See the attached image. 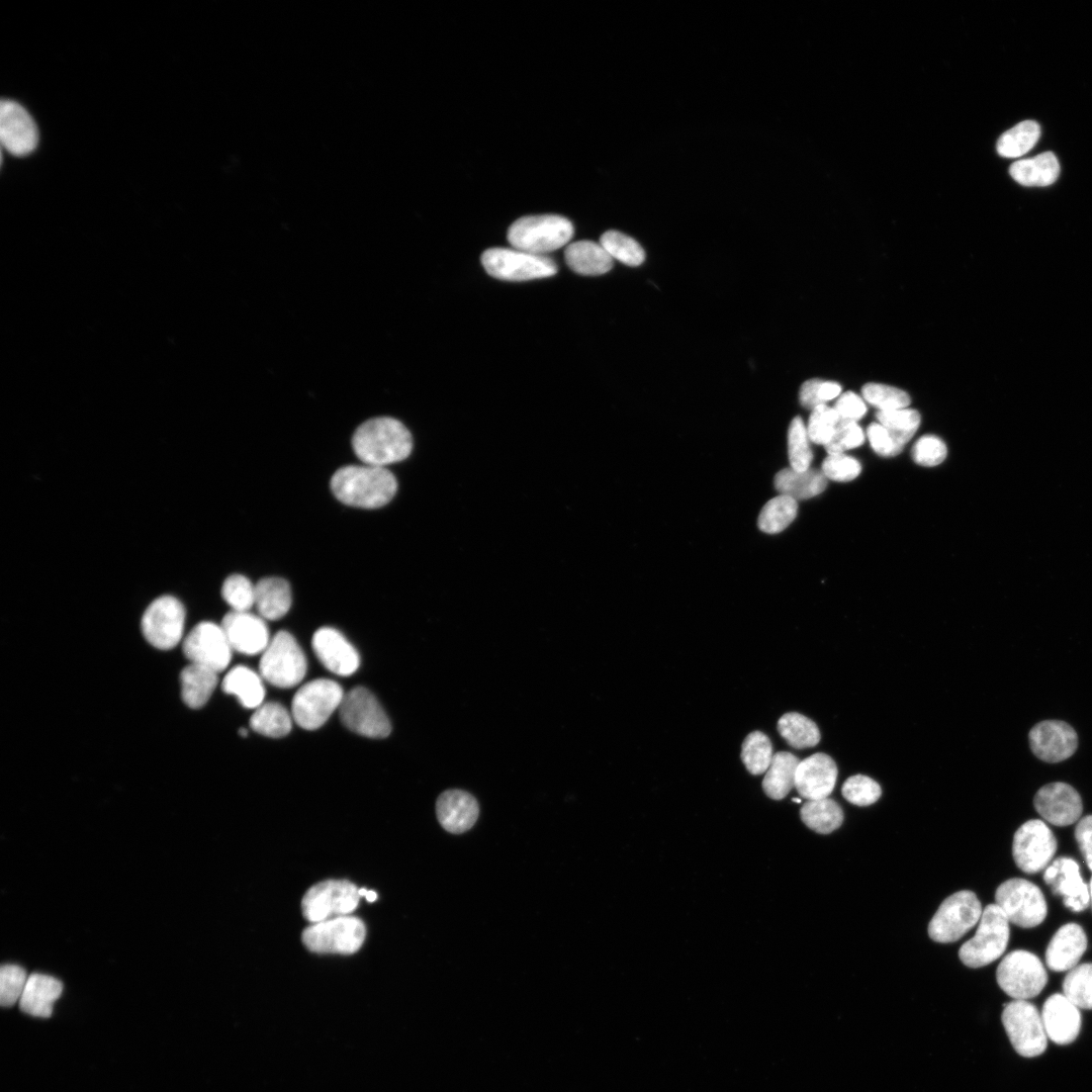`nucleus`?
<instances>
[{
	"instance_id": "f257e3e1",
	"label": "nucleus",
	"mask_w": 1092,
	"mask_h": 1092,
	"mask_svg": "<svg viewBox=\"0 0 1092 1092\" xmlns=\"http://www.w3.org/2000/svg\"><path fill=\"white\" fill-rule=\"evenodd\" d=\"M334 495L343 504L376 509L388 504L397 489L394 475L386 469L369 464L339 468L331 479Z\"/></svg>"
},
{
	"instance_id": "f03ea898",
	"label": "nucleus",
	"mask_w": 1092,
	"mask_h": 1092,
	"mask_svg": "<svg viewBox=\"0 0 1092 1092\" xmlns=\"http://www.w3.org/2000/svg\"><path fill=\"white\" fill-rule=\"evenodd\" d=\"M352 447L364 464L385 467L405 459L411 454L413 439L410 431L398 420L378 417L364 422L356 429Z\"/></svg>"
},
{
	"instance_id": "7ed1b4c3",
	"label": "nucleus",
	"mask_w": 1092,
	"mask_h": 1092,
	"mask_svg": "<svg viewBox=\"0 0 1092 1092\" xmlns=\"http://www.w3.org/2000/svg\"><path fill=\"white\" fill-rule=\"evenodd\" d=\"M573 231L571 221L558 214L527 215L511 224L507 238L515 249L546 256L565 246Z\"/></svg>"
},
{
	"instance_id": "20e7f679",
	"label": "nucleus",
	"mask_w": 1092,
	"mask_h": 1092,
	"mask_svg": "<svg viewBox=\"0 0 1092 1092\" xmlns=\"http://www.w3.org/2000/svg\"><path fill=\"white\" fill-rule=\"evenodd\" d=\"M1009 923L996 904L986 906L975 935L959 950L962 963L976 969L987 966L1000 958L1009 941Z\"/></svg>"
},
{
	"instance_id": "39448f33",
	"label": "nucleus",
	"mask_w": 1092,
	"mask_h": 1092,
	"mask_svg": "<svg viewBox=\"0 0 1092 1092\" xmlns=\"http://www.w3.org/2000/svg\"><path fill=\"white\" fill-rule=\"evenodd\" d=\"M306 668L304 652L286 631H279L270 640L259 664L262 678L281 689L297 686L303 679Z\"/></svg>"
},
{
	"instance_id": "423d86ee",
	"label": "nucleus",
	"mask_w": 1092,
	"mask_h": 1092,
	"mask_svg": "<svg viewBox=\"0 0 1092 1092\" xmlns=\"http://www.w3.org/2000/svg\"><path fill=\"white\" fill-rule=\"evenodd\" d=\"M365 937L364 922L351 915L311 923L301 935L303 944L310 951L342 954L356 952L362 946Z\"/></svg>"
},
{
	"instance_id": "0eeeda50",
	"label": "nucleus",
	"mask_w": 1092,
	"mask_h": 1092,
	"mask_svg": "<svg viewBox=\"0 0 1092 1092\" xmlns=\"http://www.w3.org/2000/svg\"><path fill=\"white\" fill-rule=\"evenodd\" d=\"M996 979L999 987L1013 1000H1027L1043 990L1048 974L1037 956L1017 949L1000 962Z\"/></svg>"
},
{
	"instance_id": "6e6552de",
	"label": "nucleus",
	"mask_w": 1092,
	"mask_h": 1092,
	"mask_svg": "<svg viewBox=\"0 0 1092 1092\" xmlns=\"http://www.w3.org/2000/svg\"><path fill=\"white\" fill-rule=\"evenodd\" d=\"M481 264L492 277L509 281L546 278L557 273L556 263L547 256L515 248H490L481 255Z\"/></svg>"
},
{
	"instance_id": "1a4fd4ad",
	"label": "nucleus",
	"mask_w": 1092,
	"mask_h": 1092,
	"mask_svg": "<svg viewBox=\"0 0 1092 1092\" xmlns=\"http://www.w3.org/2000/svg\"><path fill=\"white\" fill-rule=\"evenodd\" d=\"M982 912L975 893L959 891L940 904L928 924V935L936 942L957 941L979 922Z\"/></svg>"
},
{
	"instance_id": "9d476101",
	"label": "nucleus",
	"mask_w": 1092,
	"mask_h": 1092,
	"mask_svg": "<svg viewBox=\"0 0 1092 1092\" xmlns=\"http://www.w3.org/2000/svg\"><path fill=\"white\" fill-rule=\"evenodd\" d=\"M995 901L1008 921L1022 928L1039 925L1048 913L1041 890L1025 879L1013 878L1003 882L995 892Z\"/></svg>"
},
{
	"instance_id": "9b49d317",
	"label": "nucleus",
	"mask_w": 1092,
	"mask_h": 1092,
	"mask_svg": "<svg viewBox=\"0 0 1092 1092\" xmlns=\"http://www.w3.org/2000/svg\"><path fill=\"white\" fill-rule=\"evenodd\" d=\"M344 696L342 687L332 679L310 680L292 699V718L305 730L318 729L340 708Z\"/></svg>"
},
{
	"instance_id": "f8f14e48",
	"label": "nucleus",
	"mask_w": 1092,
	"mask_h": 1092,
	"mask_svg": "<svg viewBox=\"0 0 1092 1092\" xmlns=\"http://www.w3.org/2000/svg\"><path fill=\"white\" fill-rule=\"evenodd\" d=\"M1002 1023L1016 1053L1024 1058L1041 1055L1048 1036L1037 1008L1027 1000H1013L1004 1006Z\"/></svg>"
},
{
	"instance_id": "ddd939ff",
	"label": "nucleus",
	"mask_w": 1092,
	"mask_h": 1092,
	"mask_svg": "<svg viewBox=\"0 0 1092 1092\" xmlns=\"http://www.w3.org/2000/svg\"><path fill=\"white\" fill-rule=\"evenodd\" d=\"M359 889L346 880H328L313 885L301 901L303 916L311 923L350 915L358 906Z\"/></svg>"
},
{
	"instance_id": "4468645a",
	"label": "nucleus",
	"mask_w": 1092,
	"mask_h": 1092,
	"mask_svg": "<svg viewBox=\"0 0 1092 1092\" xmlns=\"http://www.w3.org/2000/svg\"><path fill=\"white\" fill-rule=\"evenodd\" d=\"M185 618V608L179 599L170 595L158 597L142 616V633L158 649L174 648L182 639Z\"/></svg>"
},
{
	"instance_id": "2eb2a0df",
	"label": "nucleus",
	"mask_w": 1092,
	"mask_h": 1092,
	"mask_svg": "<svg viewBox=\"0 0 1092 1092\" xmlns=\"http://www.w3.org/2000/svg\"><path fill=\"white\" fill-rule=\"evenodd\" d=\"M339 712L342 723L362 736L384 738L391 732L385 711L366 688L356 687L345 694Z\"/></svg>"
},
{
	"instance_id": "dca6fc26",
	"label": "nucleus",
	"mask_w": 1092,
	"mask_h": 1092,
	"mask_svg": "<svg viewBox=\"0 0 1092 1092\" xmlns=\"http://www.w3.org/2000/svg\"><path fill=\"white\" fill-rule=\"evenodd\" d=\"M1057 847V839L1050 827L1041 820L1031 819L1014 833L1012 854L1022 872L1035 874L1050 864Z\"/></svg>"
},
{
	"instance_id": "f3484780",
	"label": "nucleus",
	"mask_w": 1092,
	"mask_h": 1092,
	"mask_svg": "<svg viewBox=\"0 0 1092 1092\" xmlns=\"http://www.w3.org/2000/svg\"><path fill=\"white\" fill-rule=\"evenodd\" d=\"M183 653L190 663L208 667L216 672L225 669L232 658V647L220 625L198 623L183 640Z\"/></svg>"
},
{
	"instance_id": "a211bd4d",
	"label": "nucleus",
	"mask_w": 1092,
	"mask_h": 1092,
	"mask_svg": "<svg viewBox=\"0 0 1092 1092\" xmlns=\"http://www.w3.org/2000/svg\"><path fill=\"white\" fill-rule=\"evenodd\" d=\"M2 147L14 156H25L38 144V130L30 114L19 103L3 99L0 105Z\"/></svg>"
},
{
	"instance_id": "6ab92c4d",
	"label": "nucleus",
	"mask_w": 1092,
	"mask_h": 1092,
	"mask_svg": "<svg viewBox=\"0 0 1092 1092\" xmlns=\"http://www.w3.org/2000/svg\"><path fill=\"white\" fill-rule=\"evenodd\" d=\"M1035 756L1046 762H1060L1074 754L1078 737L1074 728L1060 720H1045L1034 725L1028 734Z\"/></svg>"
},
{
	"instance_id": "aec40b11",
	"label": "nucleus",
	"mask_w": 1092,
	"mask_h": 1092,
	"mask_svg": "<svg viewBox=\"0 0 1092 1092\" xmlns=\"http://www.w3.org/2000/svg\"><path fill=\"white\" fill-rule=\"evenodd\" d=\"M1044 882L1064 905L1073 912H1082L1090 904L1089 886L1082 879L1078 862L1067 856L1059 857L1043 872Z\"/></svg>"
},
{
	"instance_id": "412c9836",
	"label": "nucleus",
	"mask_w": 1092,
	"mask_h": 1092,
	"mask_svg": "<svg viewBox=\"0 0 1092 1092\" xmlns=\"http://www.w3.org/2000/svg\"><path fill=\"white\" fill-rule=\"evenodd\" d=\"M1034 808L1049 823L1068 826L1082 815L1083 804L1079 793L1066 783H1051L1041 787L1034 796Z\"/></svg>"
},
{
	"instance_id": "4be33fe9",
	"label": "nucleus",
	"mask_w": 1092,
	"mask_h": 1092,
	"mask_svg": "<svg viewBox=\"0 0 1092 1092\" xmlns=\"http://www.w3.org/2000/svg\"><path fill=\"white\" fill-rule=\"evenodd\" d=\"M220 626L232 649L243 654L262 653L271 640L264 619L250 612L231 611Z\"/></svg>"
},
{
	"instance_id": "5701e85b",
	"label": "nucleus",
	"mask_w": 1092,
	"mask_h": 1092,
	"mask_svg": "<svg viewBox=\"0 0 1092 1092\" xmlns=\"http://www.w3.org/2000/svg\"><path fill=\"white\" fill-rule=\"evenodd\" d=\"M311 645L321 663L335 674L351 675L360 665L357 650L340 631L332 627L316 630Z\"/></svg>"
},
{
	"instance_id": "b1692460",
	"label": "nucleus",
	"mask_w": 1092,
	"mask_h": 1092,
	"mask_svg": "<svg viewBox=\"0 0 1092 1092\" xmlns=\"http://www.w3.org/2000/svg\"><path fill=\"white\" fill-rule=\"evenodd\" d=\"M837 779V766L825 753H815L800 760L796 775L795 788L806 800L828 798Z\"/></svg>"
},
{
	"instance_id": "393cba45",
	"label": "nucleus",
	"mask_w": 1092,
	"mask_h": 1092,
	"mask_svg": "<svg viewBox=\"0 0 1092 1092\" xmlns=\"http://www.w3.org/2000/svg\"><path fill=\"white\" fill-rule=\"evenodd\" d=\"M1041 1019L1048 1038L1057 1044L1073 1042L1081 1028L1080 1009L1064 994L1056 993L1043 1003Z\"/></svg>"
},
{
	"instance_id": "a878e982",
	"label": "nucleus",
	"mask_w": 1092,
	"mask_h": 1092,
	"mask_svg": "<svg viewBox=\"0 0 1092 1092\" xmlns=\"http://www.w3.org/2000/svg\"><path fill=\"white\" fill-rule=\"evenodd\" d=\"M436 814L446 831L459 834L475 824L479 806L471 794L462 790H448L437 799Z\"/></svg>"
},
{
	"instance_id": "bb28decb",
	"label": "nucleus",
	"mask_w": 1092,
	"mask_h": 1092,
	"mask_svg": "<svg viewBox=\"0 0 1092 1092\" xmlns=\"http://www.w3.org/2000/svg\"><path fill=\"white\" fill-rule=\"evenodd\" d=\"M1087 948V936L1077 923H1067L1054 934L1045 951V963L1055 972L1075 968Z\"/></svg>"
},
{
	"instance_id": "cd10ccee",
	"label": "nucleus",
	"mask_w": 1092,
	"mask_h": 1092,
	"mask_svg": "<svg viewBox=\"0 0 1092 1092\" xmlns=\"http://www.w3.org/2000/svg\"><path fill=\"white\" fill-rule=\"evenodd\" d=\"M62 992L63 984L58 979L42 974H31L28 976L19 1000V1007L31 1016L48 1018L52 1015L53 1005Z\"/></svg>"
},
{
	"instance_id": "c85d7f7f",
	"label": "nucleus",
	"mask_w": 1092,
	"mask_h": 1092,
	"mask_svg": "<svg viewBox=\"0 0 1092 1092\" xmlns=\"http://www.w3.org/2000/svg\"><path fill=\"white\" fill-rule=\"evenodd\" d=\"M289 583L281 577H265L255 584V607L264 620H278L291 607Z\"/></svg>"
},
{
	"instance_id": "c756f323",
	"label": "nucleus",
	"mask_w": 1092,
	"mask_h": 1092,
	"mask_svg": "<svg viewBox=\"0 0 1092 1092\" xmlns=\"http://www.w3.org/2000/svg\"><path fill=\"white\" fill-rule=\"evenodd\" d=\"M775 486L781 494L795 500L808 499L820 494L827 486V478L821 470L809 468L804 471L785 468L775 476Z\"/></svg>"
},
{
	"instance_id": "7c9ffc66",
	"label": "nucleus",
	"mask_w": 1092,
	"mask_h": 1092,
	"mask_svg": "<svg viewBox=\"0 0 1092 1092\" xmlns=\"http://www.w3.org/2000/svg\"><path fill=\"white\" fill-rule=\"evenodd\" d=\"M569 268L580 275H602L611 270L613 259L600 243L577 241L564 251Z\"/></svg>"
},
{
	"instance_id": "2f4dec72",
	"label": "nucleus",
	"mask_w": 1092,
	"mask_h": 1092,
	"mask_svg": "<svg viewBox=\"0 0 1092 1092\" xmlns=\"http://www.w3.org/2000/svg\"><path fill=\"white\" fill-rule=\"evenodd\" d=\"M217 673L195 663L185 666L180 672L181 697L184 704L191 709L203 707L217 685Z\"/></svg>"
},
{
	"instance_id": "473e14b6",
	"label": "nucleus",
	"mask_w": 1092,
	"mask_h": 1092,
	"mask_svg": "<svg viewBox=\"0 0 1092 1092\" xmlns=\"http://www.w3.org/2000/svg\"><path fill=\"white\" fill-rule=\"evenodd\" d=\"M1009 173L1021 185L1048 186L1059 177L1060 165L1054 153L1045 152L1033 158L1014 162L1009 168Z\"/></svg>"
},
{
	"instance_id": "72a5a7b5",
	"label": "nucleus",
	"mask_w": 1092,
	"mask_h": 1092,
	"mask_svg": "<svg viewBox=\"0 0 1092 1092\" xmlns=\"http://www.w3.org/2000/svg\"><path fill=\"white\" fill-rule=\"evenodd\" d=\"M221 686L224 693L237 697L242 706L248 709H257L263 704L265 690L262 676L247 666L232 668Z\"/></svg>"
},
{
	"instance_id": "f704fd0d",
	"label": "nucleus",
	"mask_w": 1092,
	"mask_h": 1092,
	"mask_svg": "<svg viewBox=\"0 0 1092 1092\" xmlns=\"http://www.w3.org/2000/svg\"><path fill=\"white\" fill-rule=\"evenodd\" d=\"M800 759L788 751L774 754L762 780V789L774 800L784 799L795 787V775Z\"/></svg>"
},
{
	"instance_id": "c9c22d12",
	"label": "nucleus",
	"mask_w": 1092,
	"mask_h": 1092,
	"mask_svg": "<svg viewBox=\"0 0 1092 1092\" xmlns=\"http://www.w3.org/2000/svg\"><path fill=\"white\" fill-rule=\"evenodd\" d=\"M800 816L808 828L821 834L831 833L843 821L841 807L829 798L807 801L800 810Z\"/></svg>"
},
{
	"instance_id": "e433bc0d",
	"label": "nucleus",
	"mask_w": 1092,
	"mask_h": 1092,
	"mask_svg": "<svg viewBox=\"0 0 1092 1092\" xmlns=\"http://www.w3.org/2000/svg\"><path fill=\"white\" fill-rule=\"evenodd\" d=\"M877 420L884 426L894 444V453L898 455L906 443L913 437L920 425V415L911 408L878 412Z\"/></svg>"
},
{
	"instance_id": "4c0bfd02",
	"label": "nucleus",
	"mask_w": 1092,
	"mask_h": 1092,
	"mask_svg": "<svg viewBox=\"0 0 1092 1092\" xmlns=\"http://www.w3.org/2000/svg\"><path fill=\"white\" fill-rule=\"evenodd\" d=\"M292 720V715L284 706L276 702H267L255 710L250 719V726L259 734L278 738L290 732Z\"/></svg>"
},
{
	"instance_id": "58836bf2",
	"label": "nucleus",
	"mask_w": 1092,
	"mask_h": 1092,
	"mask_svg": "<svg viewBox=\"0 0 1092 1092\" xmlns=\"http://www.w3.org/2000/svg\"><path fill=\"white\" fill-rule=\"evenodd\" d=\"M778 731L789 745L797 749L813 747L820 741L817 725L796 712L786 713L780 718Z\"/></svg>"
},
{
	"instance_id": "ea45409f",
	"label": "nucleus",
	"mask_w": 1092,
	"mask_h": 1092,
	"mask_svg": "<svg viewBox=\"0 0 1092 1092\" xmlns=\"http://www.w3.org/2000/svg\"><path fill=\"white\" fill-rule=\"evenodd\" d=\"M1040 135V127L1033 120H1024L1005 131L997 142V152L1005 158H1017L1030 151Z\"/></svg>"
},
{
	"instance_id": "a19ab883",
	"label": "nucleus",
	"mask_w": 1092,
	"mask_h": 1092,
	"mask_svg": "<svg viewBox=\"0 0 1092 1092\" xmlns=\"http://www.w3.org/2000/svg\"><path fill=\"white\" fill-rule=\"evenodd\" d=\"M797 510V500L780 494L769 499L761 509L757 521L758 528L768 534L780 533L795 520Z\"/></svg>"
},
{
	"instance_id": "79ce46f5",
	"label": "nucleus",
	"mask_w": 1092,
	"mask_h": 1092,
	"mask_svg": "<svg viewBox=\"0 0 1092 1092\" xmlns=\"http://www.w3.org/2000/svg\"><path fill=\"white\" fill-rule=\"evenodd\" d=\"M1063 992L1079 1009H1092V963L1070 970L1063 982Z\"/></svg>"
},
{
	"instance_id": "37998d69",
	"label": "nucleus",
	"mask_w": 1092,
	"mask_h": 1092,
	"mask_svg": "<svg viewBox=\"0 0 1092 1092\" xmlns=\"http://www.w3.org/2000/svg\"><path fill=\"white\" fill-rule=\"evenodd\" d=\"M600 244L611 256L628 266H638L645 259V252L633 238L615 231L605 232L600 239Z\"/></svg>"
},
{
	"instance_id": "c03bdc74",
	"label": "nucleus",
	"mask_w": 1092,
	"mask_h": 1092,
	"mask_svg": "<svg viewBox=\"0 0 1092 1092\" xmlns=\"http://www.w3.org/2000/svg\"><path fill=\"white\" fill-rule=\"evenodd\" d=\"M772 756L771 742L764 733L753 731L745 737L741 759L751 775L757 776L766 771Z\"/></svg>"
},
{
	"instance_id": "a18cd8bd",
	"label": "nucleus",
	"mask_w": 1092,
	"mask_h": 1092,
	"mask_svg": "<svg viewBox=\"0 0 1092 1092\" xmlns=\"http://www.w3.org/2000/svg\"><path fill=\"white\" fill-rule=\"evenodd\" d=\"M788 455L791 468L799 471L810 468L813 454L807 428L800 417L794 418L789 426Z\"/></svg>"
},
{
	"instance_id": "49530a36",
	"label": "nucleus",
	"mask_w": 1092,
	"mask_h": 1092,
	"mask_svg": "<svg viewBox=\"0 0 1092 1092\" xmlns=\"http://www.w3.org/2000/svg\"><path fill=\"white\" fill-rule=\"evenodd\" d=\"M863 399L879 408V412L906 408L910 396L904 390L882 383H867L861 389Z\"/></svg>"
},
{
	"instance_id": "de8ad7c7",
	"label": "nucleus",
	"mask_w": 1092,
	"mask_h": 1092,
	"mask_svg": "<svg viewBox=\"0 0 1092 1092\" xmlns=\"http://www.w3.org/2000/svg\"><path fill=\"white\" fill-rule=\"evenodd\" d=\"M221 597L232 611L249 612L255 606V584L245 575L232 574L221 585Z\"/></svg>"
},
{
	"instance_id": "09e8293b",
	"label": "nucleus",
	"mask_w": 1092,
	"mask_h": 1092,
	"mask_svg": "<svg viewBox=\"0 0 1092 1092\" xmlns=\"http://www.w3.org/2000/svg\"><path fill=\"white\" fill-rule=\"evenodd\" d=\"M839 421L840 418L834 407L820 404L813 408L807 426L810 441L823 446L827 445Z\"/></svg>"
},
{
	"instance_id": "8fccbe9b",
	"label": "nucleus",
	"mask_w": 1092,
	"mask_h": 1092,
	"mask_svg": "<svg viewBox=\"0 0 1092 1092\" xmlns=\"http://www.w3.org/2000/svg\"><path fill=\"white\" fill-rule=\"evenodd\" d=\"M28 976L23 968L17 965H3L0 970V1003L4 1007H11L19 1002L24 991Z\"/></svg>"
},
{
	"instance_id": "3c124183",
	"label": "nucleus",
	"mask_w": 1092,
	"mask_h": 1092,
	"mask_svg": "<svg viewBox=\"0 0 1092 1092\" xmlns=\"http://www.w3.org/2000/svg\"><path fill=\"white\" fill-rule=\"evenodd\" d=\"M842 796L856 806L874 804L881 796L880 785L873 779L855 775L848 778L841 789Z\"/></svg>"
},
{
	"instance_id": "603ef678",
	"label": "nucleus",
	"mask_w": 1092,
	"mask_h": 1092,
	"mask_svg": "<svg viewBox=\"0 0 1092 1092\" xmlns=\"http://www.w3.org/2000/svg\"><path fill=\"white\" fill-rule=\"evenodd\" d=\"M864 441V434L856 422L840 420L835 432L825 449L828 455L843 454L859 447Z\"/></svg>"
},
{
	"instance_id": "864d4df0",
	"label": "nucleus",
	"mask_w": 1092,
	"mask_h": 1092,
	"mask_svg": "<svg viewBox=\"0 0 1092 1092\" xmlns=\"http://www.w3.org/2000/svg\"><path fill=\"white\" fill-rule=\"evenodd\" d=\"M911 454L917 464L932 467L940 464L945 459L947 449L943 441L938 437L925 435L915 442Z\"/></svg>"
},
{
	"instance_id": "5fc2aeb1",
	"label": "nucleus",
	"mask_w": 1092,
	"mask_h": 1092,
	"mask_svg": "<svg viewBox=\"0 0 1092 1092\" xmlns=\"http://www.w3.org/2000/svg\"><path fill=\"white\" fill-rule=\"evenodd\" d=\"M821 471L826 478L846 482L856 478L860 471L861 466L859 462L844 454L828 455L821 467Z\"/></svg>"
},
{
	"instance_id": "6e6d98bb",
	"label": "nucleus",
	"mask_w": 1092,
	"mask_h": 1092,
	"mask_svg": "<svg viewBox=\"0 0 1092 1092\" xmlns=\"http://www.w3.org/2000/svg\"><path fill=\"white\" fill-rule=\"evenodd\" d=\"M834 410L840 420L856 422L867 413L863 399L852 391L842 393L835 402Z\"/></svg>"
},
{
	"instance_id": "4d7b16f0",
	"label": "nucleus",
	"mask_w": 1092,
	"mask_h": 1092,
	"mask_svg": "<svg viewBox=\"0 0 1092 1092\" xmlns=\"http://www.w3.org/2000/svg\"><path fill=\"white\" fill-rule=\"evenodd\" d=\"M867 436L877 454L884 457L895 456L894 444L890 434L880 423H872L867 429Z\"/></svg>"
},
{
	"instance_id": "13d9d810",
	"label": "nucleus",
	"mask_w": 1092,
	"mask_h": 1092,
	"mask_svg": "<svg viewBox=\"0 0 1092 1092\" xmlns=\"http://www.w3.org/2000/svg\"><path fill=\"white\" fill-rule=\"evenodd\" d=\"M1075 838L1088 868L1092 871V815H1087L1078 822Z\"/></svg>"
},
{
	"instance_id": "bf43d9fd",
	"label": "nucleus",
	"mask_w": 1092,
	"mask_h": 1092,
	"mask_svg": "<svg viewBox=\"0 0 1092 1092\" xmlns=\"http://www.w3.org/2000/svg\"><path fill=\"white\" fill-rule=\"evenodd\" d=\"M821 379L813 378L806 380L802 384L800 388L799 398L801 404L806 408L813 410L821 404L818 398V388Z\"/></svg>"
},
{
	"instance_id": "052dcab7",
	"label": "nucleus",
	"mask_w": 1092,
	"mask_h": 1092,
	"mask_svg": "<svg viewBox=\"0 0 1092 1092\" xmlns=\"http://www.w3.org/2000/svg\"><path fill=\"white\" fill-rule=\"evenodd\" d=\"M841 386L837 382L821 380L818 388V398L821 404L839 396Z\"/></svg>"
},
{
	"instance_id": "680f3d73",
	"label": "nucleus",
	"mask_w": 1092,
	"mask_h": 1092,
	"mask_svg": "<svg viewBox=\"0 0 1092 1092\" xmlns=\"http://www.w3.org/2000/svg\"><path fill=\"white\" fill-rule=\"evenodd\" d=\"M376 898H377V894L374 891H372V890L367 891V894L365 895V899L368 902H374L376 900Z\"/></svg>"
},
{
	"instance_id": "e2e57ef3",
	"label": "nucleus",
	"mask_w": 1092,
	"mask_h": 1092,
	"mask_svg": "<svg viewBox=\"0 0 1092 1092\" xmlns=\"http://www.w3.org/2000/svg\"><path fill=\"white\" fill-rule=\"evenodd\" d=\"M1089 893H1090V903L1092 905V878H1091L1090 884H1089Z\"/></svg>"
},
{
	"instance_id": "0e129e2a",
	"label": "nucleus",
	"mask_w": 1092,
	"mask_h": 1092,
	"mask_svg": "<svg viewBox=\"0 0 1092 1092\" xmlns=\"http://www.w3.org/2000/svg\"><path fill=\"white\" fill-rule=\"evenodd\" d=\"M240 734L242 736H244V737L247 736V730L246 729H241Z\"/></svg>"
}]
</instances>
